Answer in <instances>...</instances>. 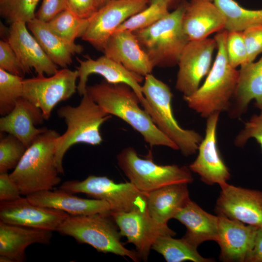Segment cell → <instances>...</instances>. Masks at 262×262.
Listing matches in <instances>:
<instances>
[{
  "label": "cell",
  "instance_id": "cell-1",
  "mask_svg": "<svg viewBox=\"0 0 262 262\" xmlns=\"http://www.w3.org/2000/svg\"><path fill=\"white\" fill-rule=\"evenodd\" d=\"M86 93L106 113L120 118L139 132L150 146H162L179 150L177 146L159 130L149 115L140 107L138 97L129 85L104 81L87 86Z\"/></svg>",
  "mask_w": 262,
  "mask_h": 262
},
{
  "label": "cell",
  "instance_id": "cell-23",
  "mask_svg": "<svg viewBox=\"0 0 262 262\" xmlns=\"http://www.w3.org/2000/svg\"><path fill=\"white\" fill-rule=\"evenodd\" d=\"M44 120L41 110L22 97L11 112L0 118V131L15 136L28 148L38 135L47 130L36 127Z\"/></svg>",
  "mask_w": 262,
  "mask_h": 262
},
{
  "label": "cell",
  "instance_id": "cell-25",
  "mask_svg": "<svg viewBox=\"0 0 262 262\" xmlns=\"http://www.w3.org/2000/svg\"><path fill=\"white\" fill-rule=\"evenodd\" d=\"M236 89L227 111L232 118L245 113L252 100L262 111V57L256 62L241 66Z\"/></svg>",
  "mask_w": 262,
  "mask_h": 262
},
{
  "label": "cell",
  "instance_id": "cell-39",
  "mask_svg": "<svg viewBox=\"0 0 262 262\" xmlns=\"http://www.w3.org/2000/svg\"><path fill=\"white\" fill-rule=\"evenodd\" d=\"M0 69L21 77L25 74L15 51L7 40L0 41Z\"/></svg>",
  "mask_w": 262,
  "mask_h": 262
},
{
  "label": "cell",
  "instance_id": "cell-32",
  "mask_svg": "<svg viewBox=\"0 0 262 262\" xmlns=\"http://www.w3.org/2000/svg\"><path fill=\"white\" fill-rule=\"evenodd\" d=\"M23 77L0 69V114L4 116L15 108L17 100L22 97Z\"/></svg>",
  "mask_w": 262,
  "mask_h": 262
},
{
  "label": "cell",
  "instance_id": "cell-21",
  "mask_svg": "<svg viewBox=\"0 0 262 262\" xmlns=\"http://www.w3.org/2000/svg\"><path fill=\"white\" fill-rule=\"evenodd\" d=\"M26 197L33 204L61 210L71 215H110L111 211L110 204L104 200L80 197L60 188L37 192Z\"/></svg>",
  "mask_w": 262,
  "mask_h": 262
},
{
  "label": "cell",
  "instance_id": "cell-28",
  "mask_svg": "<svg viewBox=\"0 0 262 262\" xmlns=\"http://www.w3.org/2000/svg\"><path fill=\"white\" fill-rule=\"evenodd\" d=\"M27 26L50 59L63 68L71 64L74 54L83 50L82 46L68 42L53 33L46 22L35 18Z\"/></svg>",
  "mask_w": 262,
  "mask_h": 262
},
{
  "label": "cell",
  "instance_id": "cell-31",
  "mask_svg": "<svg viewBox=\"0 0 262 262\" xmlns=\"http://www.w3.org/2000/svg\"><path fill=\"white\" fill-rule=\"evenodd\" d=\"M89 18L80 17L66 9L47 22L49 29L65 40L75 43V40L81 37L89 24Z\"/></svg>",
  "mask_w": 262,
  "mask_h": 262
},
{
  "label": "cell",
  "instance_id": "cell-11",
  "mask_svg": "<svg viewBox=\"0 0 262 262\" xmlns=\"http://www.w3.org/2000/svg\"><path fill=\"white\" fill-rule=\"evenodd\" d=\"M151 0H110L89 18L82 39L102 51L116 29L127 19L147 7Z\"/></svg>",
  "mask_w": 262,
  "mask_h": 262
},
{
  "label": "cell",
  "instance_id": "cell-24",
  "mask_svg": "<svg viewBox=\"0 0 262 262\" xmlns=\"http://www.w3.org/2000/svg\"><path fill=\"white\" fill-rule=\"evenodd\" d=\"M52 232L0 221V255L7 257L11 262H23L26 248L35 243L49 245Z\"/></svg>",
  "mask_w": 262,
  "mask_h": 262
},
{
  "label": "cell",
  "instance_id": "cell-4",
  "mask_svg": "<svg viewBox=\"0 0 262 262\" xmlns=\"http://www.w3.org/2000/svg\"><path fill=\"white\" fill-rule=\"evenodd\" d=\"M57 114L64 119L67 127L64 133L57 140L55 154L56 167L60 174H64L63 160L67 150L79 143L100 145L103 141L100 127L112 115L103 110L87 93L82 96L78 106H62L58 110Z\"/></svg>",
  "mask_w": 262,
  "mask_h": 262
},
{
  "label": "cell",
  "instance_id": "cell-40",
  "mask_svg": "<svg viewBox=\"0 0 262 262\" xmlns=\"http://www.w3.org/2000/svg\"><path fill=\"white\" fill-rule=\"evenodd\" d=\"M66 9H68L66 0H43L35 14V18L47 23Z\"/></svg>",
  "mask_w": 262,
  "mask_h": 262
},
{
  "label": "cell",
  "instance_id": "cell-5",
  "mask_svg": "<svg viewBox=\"0 0 262 262\" xmlns=\"http://www.w3.org/2000/svg\"><path fill=\"white\" fill-rule=\"evenodd\" d=\"M142 91L147 103L144 109L159 130L177 146L182 155L195 154L203 137L196 131L179 125L172 111L170 87L150 73L144 77Z\"/></svg>",
  "mask_w": 262,
  "mask_h": 262
},
{
  "label": "cell",
  "instance_id": "cell-46",
  "mask_svg": "<svg viewBox=\"0 0 262 262\" xmlns=\"http://www.w3.org/2000/svg\"><path fill=\"white\" fill-rule=\"evenodd\" d=\"M211 0V1H213V0Z\"/></svg>",
  "mask_w": 262,
  "mask_h": 262
},
{
  "label": "cell",
  "instance_id": "cell-34",
  "mask_svg": "<svg viewBox=\"0 0 262 262\" xmlns=\"http://www.w3.org/2000/svg\"><path fill=\"white\" fill-rule=\"evenodd\" d=\"M40 0H0L1 16L11 24L27 23L35 18V9Z\"/></svg>",
  "mask_w": 262,
  "mask_h": 262
},
{
  "label": "cell",
  "instance_id": "cell-26",
  "mask_svg": "<svg viewBox=\"0 0 262 262\" xmlns=\"http://www.w3.org/2000/svg\"><path fill=\"white\" fill-rule=\"evenodd\" d=\"M183 224L186 232L182 238L197 248L207 241L217 242L218 239L219 216L210 214L191 199L175 216Z\"/></svg>",
  "mask_w": 262,
  "mask_h": 262
},
{
  "label": "cell",
  "instance_id": "cell-33",
  "mask_svg": "<svg viewBox=\"0 0 262 262\" xmlns=\"http://www.w3.org/2000/svg\"><path fill=\"white\" fill-rule=\"evenodd\" d=\"M169 12V10L164 4L150 3L145 9L124 21L115 31H129L134 32L146 28L157 22Z\"/></svg>",
  "mask_w": 262,
  "mask_h": 262
},
{
  "label": "cell",
  "instance_id": "cell-14",
  "mask_svg": "<svg viewBox=\"0 0 262 262\" xmlns=\"http://www.w3.org/2000/svg\"><path fill=\"white\" fill-rule=\"evenodd\" d=\"M220 186L221 192L215 206L217 215L262 228V191L227 182Z\"/></svg>",
  "mask_w": 262,
  "mask_h": 262
},
{
  "label": "cell",
  "instance_id": "cell-12",
  "mask_svg": "<svg viewBox=\"0 0 262 262\" xmlns=\"http://www.w3.org/2000/svg\"><path fill=\"white\" fill-rule=\"evenodd\" d=\"M110 215L118 228L121 236L126 237V243L134 245L141 260L144 261L147 260L152 245L158 237L164 235L174 236L176 234L167 225L157 223L150 216L147 209L111 212Z\"/></svg>",
  "mask_w": 262,
  "mask_h": 262
},
{
  "label": "cell",
  "instance_id": "cell-2",
  "mask_svg": "<svg viewBox=\"0 0 262 262\" xmlns=\"http://www.w3.org/2000/svg\"><path fill=\"white\" fill-rule=\"evenodd\" d=\"M227 34L223 30L215 35L217 54L205 81L193 94L183 97L188 107L203 117L227 111L236 89L239 72L228 61Z\"/></svg>",
  "mask_w": 262,
  "mask_h": 262
},
{
  "label": "cell",
  "instance_id": "cell-29",
  "mask_svg": "<svg viewBox=\"0 0 262 262\" xmlns=\"http://www.w3.org/2000/svg\"><path fill=\"white\" fill-rule=\"evenodd\" d=\"M226 18L225 29L228 32L241 31L262 25V9L244 8L235 0H213Z\"/></svg>",
  "mask_w": 262,
  "mask_h": 262
},
{
  "label": "cell",
  "instance_id": "cell-44",
  "mask_svg": "<svg viewBox=\"0 0 262 262\" xmlns=\"http://www.w3.org/2000/svg\"><path fill=\"white\" fill-rule=\"evenodd\" d=\"M187 0H151L150 3H161L165 4L169 11L174 10L184 4Z\"/></svg>",
  "mask_w": 262,
  "mask_h": 262
},
{
  "label": "cell",
  "instance_id": "cell-17",
  "mask_svg": "<svg viewBox=\"0 0 262 262\" xmlns=\"http://www.w3.org/2000/svg\"><path fill=\"white\" fill-rule=\"evenodd\" d=\"M86 59L81 60L77 58L80 66L77 67L78 71L79 82L77 91L80 96L86 93L87 82L91 74H98L111 83H124L135 92L138 97L140 104L144 108L147 101L142 91L140 83L144 77L134 73L126 68L121 64L110 59L105 55L97 59L88 56Z\"/></svg>",
  "mask_w": 262,
  "mask_h": 262
},
{
  "label": "cell",
  "instance_id": "cell-36",
  "mask_svg": "<svg viewBox=\"0 0 262 262\" xmlns=\"http://www.w3.org/2000/svg\"><path fill=\"white\" fill-rule=\"evenodd\" d=\"M226 51L230 66L236 68L246 63L247 53L243 32H228Z\"/></svg>",
  "mask_w": 262,
  "mask_h": 262
},
{
  "label": "cell",
  "instance_id": "cell-45",
  "mask_svg": "<svg viewBox=\"0 0 262 262\" xmlns=\"http://www.w3.org/2000/svg\"><path fill=\"white\" fill-rule=\"evenodd\" d=\"M99 8L105 5L110 0H96Z\"/></svg>",
  "mask_w": 262,
  "mask_h": 262
},
{
  "label": "cell",
  "instance_id": "cell-43",
  "mask_svg": "<svg viewBox=\"0 0 262 262\" xmlns=\"http://www.w3.org/2000/svg\"><path fill=\"white\" fill-rule=\"evenodd\" d=\"M245 262H262V228L258 229L253 246Z\"/></svg>",
  "mask_w": 262,
  "mask_h": 262
},
{
  "label": "cell",
  "instance_id": "cell-18",
  "mask_svg": "<svg viewBox=\"0 0 262 262\" xmlns=\"http://www.w3.org/2000/svg\"><path fill=\"white\" fill-rule=\"evenodd\" d=\"M26 23L17 22L11 24L7 41L15 51L25 73L33 68L37 76H51L59 69L29 32Z\"/></svg>",
  "mask_w": 262,
  "mask_h": 262
},
{
  "label": "cell",
  "instance_id": "cell-41",
  "mask_svg": "<svg viewBox=\"0 0 262 262\" xmlns=\"http://www.w3.org/2000/svg\"><path fill=\"white\" fill-rule=\"evenodd\" d=\"M68 9L78 16L90 18L99 9L96 0H66Z\"/></svg>",
  "mask_w": 262,
  "mask_h": 262
},
{
  "label": "cell",
  "instance_id": "cell-30",
  "mask_svg": "<svg viewBox=\"0 0 262 262\" xmlns=\"http://www.w3.org/2000/svg\"><path fill=\"white\" fill-rule=\"evenodd\" d=\"M152 249L161 254L167 262H213V259L201 256L197 248L182 238L175 239L170 235H160L153 243Z\"/></svg>",
  "mask_w": 262,
  "mask_h": 262
},
{
  "label": "cell",
  "instance_id": "cell-16",
  "mask_svg": "<svg viewBox=\"0 0 262 262\" xmlns=\"http://www.w3.org/2000/svg\"><path fill=\"white\" fill-rule=\"evenodd\" d=\"M69 215L61 210L33 204L26 197L0 201V221L9 224L57 231Z\"/></svg>",
  "mask_w": 262,
  "mask_h": 262
},
{
  "label": "cell",
  "instance_id": "cell-10",
  "mask_svg": "<svg viewBox=\"0 0 262 262\" xmlns=\"http://www.w3.org/2000/svg\"><path fill=\"white\" fill-rule=\"evenodd\" d=\"M77 79V70L63 68L48 77L37 75L24 79L22 97L38 107L48 120L59 102L68 99L76 92Z\"/></svg>",
  "mask_w": 262,
  "mask_h": 262
},
{
  "label": "cell",
  "instance_id": "cell-27",
  "mask_svg": "<svg viewBox=\"0 0 262 262\" xmlns=\"http://www.w3.org/2000/svg\"><path fill=\"white\" fill-rule=\"evenodd\" d=\"M186 183L167 185L147 193V212L157 223L166 225L190 200Z\"/></svg>",
  "mask_w": 262,
  "mask_h": 262
},
{
  "label": "cell",
  "instance_id": "cell-3",
  "mask_svg": "<svg viewBox=\"0 0 262 262\" xmlns=\"http://www.w3.org/2000/svg\"><path fill=\"white\" fill-rule=\"evenodd\" d=\"M60 135L53 130L47 129L40 133L9 174L21 195L52 190L61 182L55 164L56 143Z\"/></svg>",
  "mask_w": 262,
  "mask_h": 262
},
{
  "label": "cell",
  "instance_id": "cell-8",
  "mask_svg": "<svg viewBox=\"0 0 262 262\" xmlns=\"http://www.w3.org/2000/svg\"><path fill=\"white\" fill-rule=\"evenodd\" d=\"M116 159L118 166L130 182L146 193L167 185L188 184L193 181L189 168L176 164H157L151 159L140 158L131 147L123 148Z\"/></svg>",
  "mask_w": 262,
  "mask_h": 262
},
{
  "label": "cell",
  "instance_id": "cell-22",
  "mask_svg": "<svg viewBox=\"0 0 262 262\" xmlns=\"http://www.w3.org/2000/svg\"><path fill=\"white\" fill-rule=\"evenodd\" d=\"M259 228L219 216L218 239L220 260L245 262Z\"/></svg>",
  "mask_w": 262,
  "mask_h": 262
},
{
  "label": "cell",
  "instance_id": "cell-6",
  "mask_svg": "<svg viewBox=\"0 0 262 262\" xmlns=\"http://www.w3.org/2000/svg\"><path fill=\"white\" fill-rule=\"evenodd\" d=\"M184 4L148 27L133 32L154 67H169L178 65L189 41L182 25Z\"/></svg>",
  "mask_w": 262,
  "mask_h": 262
},
{
  "label": "cell",
  "instance_id": "cell-13",
  "mask_svg": "<svg viewBox=\"0 0 262 262\" xmlns=\"http://www.w3.org/2000/svg\"><path fill=\"white\" fill-rule=\"evenodd\" d=\"M216 43L214 38L190 40L184 48L178 65L176 89L183 97L191 95L200 86L201 81L212 67Z\"/></svg>",
  "mask_w": 262,
  "mask_h": 262
},
{
  "label": "cell",
  "instance_id": "cell-15",
  "mask_svg": "<svg viewBox=\"0 0 262 262\" xmlns=\"http://www.w3.org/2000/svg\"><path fill=\"white\" fill-rule=\"evenodd\" d=\"M219 113L207 118L205 134L199 145L198 153L189 166L200 180L208 185L225 183L230 177L229 169L222 160L217 146V126Z\"/></svg>",
  "mask_w": 262,
  "mask_h": 262
},
{
  "label": "cell",
  "instance_id": "cell-35",
  "mask_svg": "<svg viewBox=\"0 0 262 262\" xmlns=\"http://www.w3.org/2000/svg\"><path fill=\"white\" fill-rule=\"evenodd\" d=\"M28 148L15 136L8 134L0 139V173L17 165Z\"/></svg>",
  "mask_w": 262,
  "mask_h": 262
},
{
  "label": "cell",
  "instance_id": "cell-7",
  "mask_svg": "<svg viewBox=\"0 0 262 262\" xmlns=\"http://www.w3.org/2000/svg\"><path fill=\"white\" fill-rule=\"evenodd\" d=\"M118 227L109 214L95 213L69 216L57 231L74 238L80 244H88L98 252L128 257L137 262L141 260L136 250H130L121 242Z\"/></svg>",
  "mask_w": 262,
  "mask_h": 262
},
{
  "label": "cell",
  "instance_id": "cell-9",
  "mask_svg": "<svg viewBox=\"0 0 262 262\" xmlns=\"http://www.w3.org/2000/svg\"><path fill=\"white\" fill-rule=\"evenodd\" d=\"M59 188L74 193H84L94 199L107 202L111 212H127L147 209V193L131 182L117 183L105 176L90 175L85 180H68Z\"/></svg>",
  "mask_w": 262,
  "mask_h": 262
},
{
  "label": "cell",
  "instance_id": "cell-19",
  "mask_svg": "<svg viewBox=\"0 0 262 262\" xmlns=\"http://www.w3.org/2000/svg\"><path fill=\"white\" fill-rule=\"evenodd\" d=\"M226 18L213 1L189 0L184 4L183 31L190 40L208 38L225 29Z\"/></svg>",
  "mask_w": 262,
  "mask_h": 262
},
{
  "label": "cell",
  "instance_id": "cell-38",
  "mask_svg": "<svg viewBox=\"0 0 262 262\" xmlns=\"http://www.w3.org/2000/svg\"><path fill=\"white\" fill-rule=\"evenodd\" d=\"M243 33L247 58L242 66L253 62L258 55L262 53V25L249 27L243 31Z\"/></svg>",
  "mask_w": 262,
  "mask_h": 262
},
{
  "label": "cell",
  "instance_id": "cell-37",
  "mask_svg": "<svg viewBox=\"0 0 262 262\" xmlns=\"http://www.w3.org/2000/svg\"><path fill=\"white\" fill-rule=\"evenodd\" d=\"M254 138L260 144L262 152V111L259 115H253L245 123L244 128L234 139L236 147H242L250 138Z\"/></svg>",
  "mask_w": 262,
  "mask_h": 262
},
{
  "label": "cell",
  "instance_id": "cell-42",
  "mask_svg": "<svg viewBox=\"0 0 262 262\" xmlns=\"http://www.w3.org/2000/svg\"><path fill=\"white\" fill-rule=\"evenodd\" d=\"M16 184L7 172L0 173V201L14 200L21 197Z\"/></svg>",
  "mask_w": 262,
  "mask_h": 262
},
{
  "label": "cell",
  "instance_id": "cell-20",
  "mask_svg": "<svg viewBox=\"0 0 262 262\" xmlns=\"http://www.w3.org/2000/svg\"><path fill=\"white\" fill-rule=\"evenodd\" d=\"M103 52L129 71L145 77L154 67L133 33L115 31L107 41Z\"/></svg>",
  "mask_w": 262,
  "mask_h": 262
}]
</instances>
